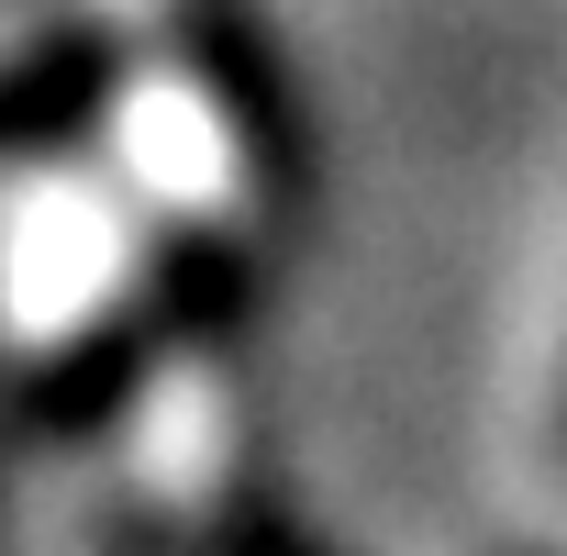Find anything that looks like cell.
Listing matches in <instances>:
<instances>
[{
  "instance_id": "cell-1",
  "label": "cell",
  "mask_w": 567,
  "mask_h": 556,
  "mask_svg": "<svg viewBox=\"0 0 567 556\" xmlns=\"http://www.w3.org/2000/svg\"><path fill=\"white\" fill-rule=\"evenodd\" d=\"M534 478H545V490H567V334H556L545 390H534Z\"/></svg>"
}]
</instances>
